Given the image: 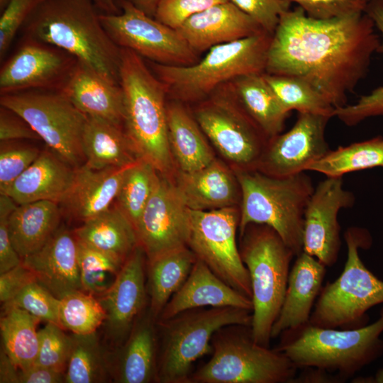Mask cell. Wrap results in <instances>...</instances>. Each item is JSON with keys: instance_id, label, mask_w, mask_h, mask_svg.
Segmentation results:
<instances>
[{"instance_id": "cell-35", "label": "cell", "mask_w": 383, "mask_h": 383, "mask_svg": "<svg viewBox=\"0 0 383 383\" xmlns=\"http://www.w3.org/2000/svg\"><path fill=\"white\" fill-rule=\"evenodd\" d=\"M40 321L22 309L2 305L0 318L2 348L19 370H26L35 364L39 350L37 326Z\"/></svg>"}, {"instance_id": "cell-55", "label": "cell", "mask_w": 383, "mask_h": 383, "mask_svg": "<svg viewBox=\"0 0 383 383\" xmlns=\"http://www.w3.org/2000/svg\"><path fill=\"white\" fill-rule=\"evenodd\" d=\"M19 369L11 360L4 350H1L0 382L18 383Z\"/></svg>"}, {"instance_id": "cell-14", "label": "cell", "mask_w": 383, "mask_h": 383, "mask_svg": "<svg viewBox=\"0 0 383 383\" xmlns=\"http://www.w3.org/2000/svg\"><path fill=\"white\" fill-rule=\"evenodd\" d=\"M121 12L100 13L101 23L112 40L149 61L187 66L199 61L194 50L177 29L151 17L126 0H116Z\"/></svg>"}, {"instance_id": "cell-47", "label": "cell", "mask_w": 383, "mask_h": 383, "mask_svg": "<svg viewBox=\"0 0 383 383\" xmlns=\"http://www.w3.org/2000/svg\"><path fill=\"white\" fill-rule=\"evenodd\" d=\"M240 10L252 17L267 33L272 35L281 16L289 11L288 0H230Z\"/></svg>"}, {"instance_id": "cell-11", "label": "cell", "mask_w": 383, "mask_h": 383, "mask_svg": "<svg viewBox=\"0 0 383 383\" xmlns=\"http://www.w3.org/2000/svg\"><path fill=\"white\" fill-rule=\"evenodd\" d=\"M193 115L206 137L233 170H255L267 137L240 106L230 84L199 102Z\"/></svg>"}, {"instance_id": "cell-31", "label": "cell", "mask_w": 383, "mask_h": 383, "mask_svg": "<svg viewBox=\"0 0 383 383\" xmlns=\"http://www.w3.org/2000/svg\"><path fill=\"white\" fill-rule=\"evenodd\" d=\"M58 203L42 200L17 205L8 219L12 244L23 257L41 248L59 228Z\"/></svg>"}, {"instance_id": "cell-20", "label": "cell", "mask_w": 383, "mask_h": 383, "mask_svg": "<svg viewBox=\"0 0 383 383\" xmlns=\"http://www.w3.org/2000/svg\"><path fill=\"white\" fill-rule=\"evenodd\" d=\"M177 193L187 209L210 211L239 206L241 189L234 170L216 157L196 171H177L170 177Z\"/></svg>"}, {"instance_id": "cell-37", "label": "cell", "mask_w": 383, "mask_h": 383, "mask_svg": "<svg viewBox=\"0 0 383 383\" xmlns=\"http://www.w3.org/2000/svg\"><path fill=\"white\" fill-rule=\"evenodd\" d=\"M72 348L65 372L66 383L105 382L111 375V365L96 332L72 333Z\"/></svg>"}, {"instance_id": "cell-2", "label": "cell", "mask_w": 383, "mask_h": 383, "mask_svg": "<svg viewBox=\"0 0 383 383\" xmlns=\"http://www.w3.org/2000/svg\"><path fill=\"white\" fill-rule=\"evenodd\" d=\"M92 0H44L21 28L23 37L59 48L100 77L120 85L121 48Z\"/></svg>"}, {"instance_id": "cell-49", "label": "cell", "mask_w": 383, "mask_h": 383, "mask_svg": "<svg viewBox=\"0 0 383 383\" xmlns=\"http://www.w3.org/2000/svg\"><path fill=\"white\" fill-rule=\"evenodd\" d=\"M18 204L5 194L0 196V274L19 265L22 258L15 250L8 229V219Z\"/></svg>"}, {"instance_id": "cell-41", "label": "cell", "mask_w": 383, "mask_h": 383, "mask_svg": "<svg viewBox=\"0 0 383 383\" xmlns=\"http://www.w3.org/2000/svg\"><path fill=\"white\" fill-rule=\"evenodd\" d=\"M365 12L372 18L379 33L381 44L378 53L383 54V0H369ZM383 116V85L370 93L361 96L353 104L335 109L334 117L344 124L353 126L360 122L376 116Z\"/></svg>"}, {"instance_id": "cell-42", "label": "cell", "mask_w": 383, "mask_h": 383, "mask_svg": "<svg viewBox=\"0 0 383 383\" xmlns=\"http://www.w3.org/2000/svg\"><path fill=\"white\" fill-rule=\"evenodd\" d=\"M39 350L35 364L65 373L72 348V337L59 326L48 323L38 331Z\"/></svg>"}, {"instance_id": "cell-45", "label": "cell", "mask_w": 383, "mask_h": 383, "mask_svg": "<svg viewBox=\"0 0 383 383\" xmlns=\"http://www.w3.org/2000/svg\"><path fill=\"white\" fill-rule=\"evenodd\" d=\"M38 149L1 142L0 150V194L35 160Z\"/></svg>"}, {"instance_id": "cell-43", "label": "cell", "mask_w": 383, "mask_h": 383, "mask_svg": "<svg viewBox=\"0 0 383 383\" xmlns=\"http://www.w3.org/2000/svg\"><path fill=\"white\" fill-rule=\"evenodd\" d=\"M3 305L18 307L41 321L55 323L62 328L60 321V299L37 281L26 286L12 300Z\"/></svg>"}, {"instance_id": "cell-44", "label": "cell", "mask_w": 383, "mask_h": 383, "mask_svg": "<svg viewBox=\"0 0 383 383\" xmlns=\"http://www.w3.org/2000/svg\"><path fill=\"white\" fill-rule=\"evenodd\" d=\"M44 0H9L1 12L0 59L2 60L18 30Z\"/></svg>"}, {"instance_id": "cell-56", "label": "cell", "mask_w": 383, "mask_h": 383, "mask_svg": "<svg viewBox=\"0 0 383 383\" xmlns=\"http://www.w3.org/2000/svg\"><path fill=\"white\" fill-rule=\"evenodd\" d=\"M147 15L155 17L157 9L163 0H126Z\"/></svg>"}, {"instance_id": "cell-21", "label": "cell", "mask_w": 383, "mask_h": 383, "mask_svg": "<svg viewBox=\"0 0 383 383\" xmlns=\"http://www.w3.org/2000/svg\"><path fill=\"white\" fill-rule=\"evenodd\" d=\"M22 262L34 273L37 282L58 299L82 290L77 240L67 229L58 228L41 248L23 257Z\"/></svg>"}, {"instance_id": "cell-23", "label": "cell", "mask_w": 383, "mask_h": 383, "mask_svg": "<svg viewBox=\"0 0 383 383\" xmlns=\"http://www.w3.org/2000/svg\"><path fill=\"white\" fill-rule=\"evenodd\" d=\"M296 257L282 307L272 328V338L309 323L323 287L326 267L304 251Z\"/></svg>"}, {"instance_id": "cell-32", "label": "cell", "mask_w": 383, "mask_h": 383, "mask_svg": "<svg viewBox=\"0 0 383 383\" xmlns=\"http://www.w3.org/2000/svg\"><path fill=\"white\" fill-rule=\"evenodd\" d=\"M263 74L242 75L229 82V84L240 106L270 139L282 133L289 113L284 109Z\"/></svg>"}, {"instance_id": "cell-50", "label": "cell", "mask_w": 383, "mask_h": 383, "mask_svg": "<svg viewBox=\"0 0 383 383\" xmlns=\"http://www.w3.org/2000/svg\"><path fill=\"white\" fill-rule=\"evenodd\" d=\"M77 256L80 271H106L118 274L125 262L78 240Z\"/></svg>"}, {"instance_id": "cell-12", "label": "cell", "mask_w": 383, "mask_h": 383, "mask_svg": "<svg viewBox=\"0 0 383 383\" xmlns=\"http://www.w3.org/2000/svg\"><path fill=\"white\" fill-rule=\"evenodd\" d=\"M1 106L23 118L52 152L79 167L87 116L60 91L28 90L1 95Z\"/></svg>"}, {"instance_id": "cell-17", "label": "cell", "mask_w": 383, "mask_h": 383, "mask_svg": "<svg viewBox=\"0 0 383 383\" xmlns=\"http://www.w3.org/2000/svg\"><path fill=\"white\" fill-rule=\"evenodd\" d=\"M138 243L148 260L165 252L188 246L189 209L184 204L170 177L159 174L154 191L135 228Z\"/></svg>"}, {"instance_id": "cell-8", "label": "cell", "mask_w": 383, "mask_h": 383, "mask_svg": "<svg viewBox=\"0 0 383 383\" xmlns=\"http://www.w3.org/2000/svg\"><path fill=\"white\" fill-rule=\"evenodd\" d=\"M212 356L192 372L189 383H292L298 368L282 352L257 343L251 326L215 333Z\"/></svg>"}, {"instance_id": "cell-54", "label": "cell", "mask_w": 383, "mask_h": 383, "mask_svg": "<svg viewBox=\"0 0 383 383\" xmlns=\"http://www.w3.org/2000/svg\"><path fill=\"white\" fill-rule=\"evenodd\" d=\"M304 370L300 375H296L292 381L293 383H337L345 381L336 374L318 368L306 367Z\"/></svg>"}, {"instance_id": "cell-30", "label": "cell", "mask_w": 383, "mask_h": 383, "mask_svg": "<svg viewBox=\"0 0 383 383\" xmlns=\"http://www.w3.org/2000/svg\"><path fill=\"white\" fill-rule=\"evenodd\" d=\"M87 166L96 170L123 167L141 159L123 128L87 116L82 136Z\"/></svg>"}, {"instance_id": "cell-3", "label": "cell", "mask_w": 383, "mask_h": 383, "mask_svg": "<svg viewBox=\"0 0 383 383\" xmlns=\"http://www.w3.org/2000/svg\"><path fill=\"white\" fill-rule=\"evenodd\" d=\"M119 77L126 134L141 159L172 177L176 169L168 140L165 84L128 48H121Z\"/></svg>"}, {"instance_id": "cell-52", "label": "cell", "mask_w": 383, "mask_h": 383, "mask_svg": "<svg viewBox=\"0 0 383 383\" xmlns=\"http://www.w3.org/2000/svg\"><path fill=\"white\" fill-rule=\"evenodd\" d=\"M22 139H40L30 125L13 111L1 106L0 140L9 142Z\"/></svg>"}, {"instance_id": "cell-58", "label": "cell", "mask_w": 383, "mask_h": 383, "mask_svg": "<svg viewBox=\"0 0 383 383\" xmlns=\"http://www.w3.org/2000/svg\"><path fill=\"white\" fill-rule=\"evenodd\" d=\"M374 379L377 382H383V370H381L377 372Z\"/></svg>"}, {"instance_id": "cell-28", "label": "cell", "mask_w": 383, "mask_h": 383, "mask_svg": "<svg viewBox=\"0 0 383 383\" xmlns=\"http://www.w3.org/2000/svg\"><path fill=\"white\" fill-rule=\"evenodd\" d=\"M167 118L170 149L176 170L196 171L216 158L194 115L182 102L167 103Z\"/></svg>"}, {"instance_id": "cell-24", "label": "cell", "mask_w": 383, "mask_h": 383, "mask_svg": "<svg viewBox=\"0 0 383 383\" xmlns=\"http://www.w3.org/2000/svg\"><path fill=\"white\" fill-rule=\"evenodd\" d=\"M207 307H236L252 311V302L197 258L186 281L169 300L157 322L187 310Z\"/></svg>"}, {"instance_id": "cell-18", "label": "cell", "mask_w": 383, "mask_h": 383, "mask_svg": "<svg viewBox=\"0 0 383 383\" xmlns=\"http://www.w3.org/2000/svg\"><path fill=\"white\" fill-rule=\"evenodd\" d=\"M354 202L353 194L343 187V177H326L320 182L304 212L303 251L326 267H332L341 246L338 213Z\"/></svg>"}, {"instance_id": "cell-15", "label": "cell", "mask_w": 383, "mask_h": 383, "mask_svg": "<svg viewBox=\"0 0 383 383\" xmlns=\"http://www.w3.org/2000/svg\"><path fill=\"white\" fill-rule=\"evenodd\" d=\"M0 70V95L28 90L62 91L78 60L66 51L24 38Z\"/></svg>"}, {"instance_id": "cell-33", "label": "cell", "mask_w": 383, "mask_h": 383, "mask_svg": "<svg viewBox=\"0 0 383 383\" xmlns=\"http://www.w3.org/2000/svg\"><path fill=\"white\" fill-rule=\"evenodd\" d=\"M197 257L184 246L148 260L149 313L157 320L162 311L188 277Z\"/></svg>"}, {"instance_id": "cell-53", "label": "cell", "mask_w": 383, "mask_h": 383, "mask_svg": "<svg viewBox=\"0 0 383 383\" xmlns=\"http://www.w3.org/2000/svg\"><path fill=\"white\" fill-rule=\"evenodd\" d=\"M65 382V373L35 364L26 370H19L18 383Z\"/></svg>"}, {"instance_id": "cell-26", "label": "cell", "mask_w": 383, "mask_h": 383, "mask_svg": "<svg viewBox=\"0 0 383 383\" xmlns=\"http://www.w3.org/2000/svg\"><path fill=\"white\" fill-rule=\"evenodd\" d=\"M131 165L99 170L86 165L77 167L72 186L62 204L82 222L106 211L116 200L126 172Z\"/></svg>"}, {"instance_id": "cell-9", "label": "cell", "mask_w": 383, "mask_h": 383, "mask_svg": "<svg viewBox=\"0 0 383 383\" xmlns=\"http://www.w3.org/2000/svg\"><path fill=\"white\" fill-rule=\"evenodd\" d=\"M156 323L162 335L156 381L189 383L193 364L212 353L215 333L229 326H251L252 311L236 307L198 308Z\"/></svg>"}, {"instance_id": "cell-27", "label": "cell", "mask_w": 383, "mask_h": 383, "mask_svg": "<svg viewBox=\"0 0 383 383\" xmlns=\"http://www.w3.org/2000/svg\"><path fill=\"white\" fill-rule=\"evenodd\" d=\"M83 113L123 128V97L120 85L111 84L78 62L63 90Z\"/></svg>"}, {"instance_id": "cell-57", "label": "cell", "mask_w": 383, "mask_h": 383, "mask_svg": "<svg viewBox=\"0 0 383 383\" xmlns=\"http://www.w3.org/2000/svg\"><path fill=\"white\" fill-rule=\"evenodd\" d=\"M99 11L102 13L116 14L121 12L116 0H92Z\"/></svg>"}, {"instance_id": "cell-48", "label": "cell", "mask_w": 383, "mask_h": 383, "mask_svg": "<svg viewBox=\"0 0 383 383\" xmlns=\"http://www.w3.org/2000/svg\"><path fill=\"white\" fill-rule=\"evenodd\" d=\"M316 19H328L365 11L366 4L360 0H288Z\"/></svg>"}, {"instance_id": "cell-22", "label": "cell", "mask_w": 383, "mask_h": 383, "mask_svg": "<svg viewBox=\"0 0 383 383\" xmlns=\"http://www.w3.org/2000/svg\"><path fill=\"white\" fill-rule=\"evenodd\" d=\"M177 30L198 53L264 30L230 1L189 17Z\"/></svg>"}, {"instance_id": "cell-51", "label": "cell", "mask_w": 383, "mask_h": 383, "mask_svg": "<svg viewBox=\"0 0 383 383\" xmlns=\"http://www.w3.org/2000/svg\"><path fill=\"white\" fill-rule=\"evenodd\" d=\"M34 273L23 262L0 274V301L5 304L12 300L26 286L36 282Z\"/></svg>"}, {"instance_id": "cell-36", "label": "cell", "mask_w": 383, "mask_h": 383, "mask_svg": "<svg viewBox=\"0 0 383 383\" xmlns=\"http://www.w3.org/2000/svg\"><path fill=\"white\" fill-rule=\"evenodd\" d=\"M377 167H383V137L381 135L330 150L311 164L307 171L335 178Z\"/></svg>"}, {"instance_id": "cell-10", "label": "cell", "mask_w": 383, "mask_h": 383, "mask_svg": "<svg viewBox=\"0 0 383 383\" xmlns=\"http://www.w3.org/2000/svg\"><path fill=\"white\" fill-rule=\"evenodd\" d=\"M347 259L340 275L323 286L312 310L309 323L328 328H359L365 313L372 306L383 303V281L364 265L360 248L372 243L364 228L350 227L344 233Z\"/></svg>"}, {"instance_id": "cell-40", "label": "cell", "mask_w": 383, "mask_h": 383, "mask_svg": "<svg viewBox=\"0 0 383 383\" xmlns=\"http://www.w3.org/2000/svg\"><path fill=\"white\" fill-rule=\"evenodd\" d=\"M106 312L94 296L82 290L71 292L60 299V321L64 330L74 334L96 332L104 324Z\"/></svg>"}, {"instance_id": "cell-29", "label": "cell", "mask_w": 383, "mask_h": 383, "mask_svg": "<svg viewBox=\"0 0 383 383\" xmlns=\"http://www.w3.org/2000/svg\"><path fill=\"white\" fill-rule=\"evenodd\" d=\"M155 323L148 310L136 321L112 366L115 382L148 383L157 380Z\"/></svg>"}, {"instance_id": "cell-25", "label": "cell", "mask_w": 383, "mask_h": 383, "mask_svg": "<svg viewBox=\"0 0 383 383\" xmlns=\"http://www.w3.org/2000/svg\"><path fill=\"white\" fill-rule=\"evenodd\" d=\"M53 152H40L35 160L1 194L18 205L47 200L63 203L72 186L75 170Z\"/></svg>"}, {"instance_id": "cell-60", "label": "cell", "mask_w": 383, "mask_h": 383, "mask_svg": "<svg viewBox=\"0 0 383 383\" xmlns=\"http://www.w3.org/2000/svg\"><path fill=\"white\" fill-rule=\"evenodd\" d=\"M360 1L363 2L365 4H367V3L369 1V0H360Z\"/></svg>"}, {"instance_id": "cell-59", "label": "cell", "mask_w": 383, "mask_h": 383, "mask_svg": "<svg viewBox=\"0 0 383 383\" xmlns=\"http://www.w3.org/2000/svg\"><path fill=\"white\" fill-rule=\"evenodd\" d=\"M9 0H0V12H1L7 6Z\"/></svg>"}, {"instance_id": "cell-39", "label": "cell", "mask_w": 383, "mask_h": 383, "mask_svg": "<svg viewBox=\"0 0 383 383\" xmlns=\"http://www.w3.org/2000/svg\"><path fill=\"white\" fill-rule=\"evenodd\" d=\"M160 172L149 162L140 159L126 172L116 205L135 228L157 184Z\"/></svg>"}, {"instance_id": "cell-34", "label": "cell", "mask_w": 383, "mask_h": 383, "mask_svg": "<svg viewBox=\"0 0 383 383\" xmlns=\"http://www.w3.org/2000/svg\"><path fill=\"white\" fill-rule=\"evenodd\" d=\"M74 234L78 240L123 262L139 245L135 227L117 205L84 221Z\"/></svg>"}, {"instance_id": "cell-13", "label": "cell", "mask_w": 383, "mask_h": 383, "mask_svg": "<svg viewBox=\"0 0 383 383\" xmlns=\"http://www.w3.org/2000/svg\"><path fill=\"white\" fill-rule=\"evenodd\" d=\"M188 247L220 279L252 300L248 271L236 243L240 207L189 209Z\"/></svg>"}, {"instance_id": "cell-38", "label": "cell", "mask_w": 383, "mask_h": 383, "mask_svg": "<svg viewBox=\"0 0 383 383\" xmlns=\"http://www.w3.org/2000/svg\"><path fill=\"white\" fill-rule=\"evenodd\" d=\"M284 109L289 113L334 117L335 108L306 81L291 76L263 74Z\"/></svg>"}, {"instance_id": "cell-7", "label": "cell", "mask_w": 383, "mask_h": 383, "mask_svg": "<svg viewBox=\"0 0 383 383\" xmlns=\"http://www.w3.org/2000/svg\"><path fill=\"white\" fill-rule=\"evenodd\" d=\"M240 253L252 290L251 330L254 340L270 347L272 326L287 289L292 249L272 228L252 223L240 233Z\"/></svg>"}, {"instance_id": "cell-5", "label": "cell", "mask_w": 383, "mask_h": 383, "mask_svg": "<svg viewBox=\"0 0 383 383\" xmlns=\"http://www.w3.org/2000/svg\"><path fill=\"white\" fill-rule=\"evenodd\" d=\"M272 36L262 30L213 46L204 58L192 65H169L151 61L148 65L174 100L199 102L225 82L245 74L265 73Z\"/></svg>"}, {"instance_id": "cell-16", "label": "cell", "mask_w": 383, "mask_h": 383, "mask_svg": "<svg viewBox=\"0 0 383 383\" xmlns=\"http://www.w3.org/2000/svg\"><path fill=\"white\" fill-rule=\"evenodd\" d=\"M330 118L299 113L291 129L268 140L255 170L277 177L307 171L331 150L325 136Z\"/></svg>"}, {"instance_id": "cell-4", "label": "cell", "mask_w": 383, "mask_h": 383, "mask_svg": "<svg viewBox=\"0 0 383 383\" xmlns=\"http://www.w3.org/2000/svg\"><path fill=\"white\" fill-rule=\"evenodd\" d=\"M383 309L374 323L355 328H321L309 322L281 334L275 348L299 369L315 367L351 377L383 352Z\"/></svg>"}, {"instance_id": "cell-6", "label": "cell", "mask_w": 383, "mask_h": 383, "mask_svg": "<svg viewBox=\"0 0 383 383\" xmlns=\"http://www.w3.org/2000/svg\"><path fill=\"white\" fill-rule=\"evenodd\" d=\"M241 189L239 232L252 223L274 229L296 256L303 251L304 217L314 190L305 172L277 177L234 170Z\"/></svg>"}, {"instance_id": "cell-1", "label": "cell", "mask_w": 383, "mask_h": 383, "mask_svg": "<svg viewBox=\"0 0 383 383\" xmlns=\"http://www.w3.org/2000/svg\"><path fill=\"white\" fill-rule=\"evenodd\" d=\"M377 31L365 11L316 19L296 6L280 17L265 73L300 78L335 109L344 106L378 52L381 37Z\"/></svg>"}, {"instance_id": "cell-19", "label": "cell", "mask_w": 383, "mask_h": 383, "mask_svg": "<svg viewBox=\"0 0 383 383\" xmlns=\"http://www.w3.org/2000/svg\"><path fill=\"white\" fill-rule=\"evenodd\" d=\"M145 257L139 245L128 256L109 290L98 298L105 312L104 325L111 340L122 345L144 313L148 302Z\"/></svg>"}, {"instance_id": "cell-46", "label": "cell", "mask_w": 383, "mask_h": 383, "mask_svg": "<svg viewBox=\"0 0 383 383\" xmlns=\"http://www.w3.org/2000/svg\"><path fill=\"white\" fill-rule=\"evenodd\" d=\"M230 0H163L158 6L155 18L177 29L187 18L218 4Z\"/></svg>"}]
</instances>
